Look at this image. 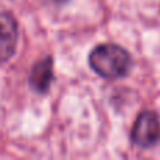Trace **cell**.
I'll return each mask as SVG.
<instances>
[{"label":"cell","mask_w":160,"mask_h":160,"mask_svg":"<svg viewBox=\"0 0 160 160\" xmlns=\"http://www.w3.org/2000/svg\"><path fill=\"white\" fill-rule=\"evenodd\" d=\"M133 145L142 149L155 146L160 139V119L153 111H142L131 131Z\"/></svg>","instance_id":"obj_2"},{"label":"cell","mask_w":160,"mask_h":160,"mask_svg":"<svg viewBox=\"0 0 160 160\" xmlns=\"http://www.w3.org/2000/svg\"><path fill=\"white\" fill-rule=\"evenodd\" d=\"M88 65L98 76L108 80L125 78L132 68L129 52L115 44L97 45L88 56Z\"/></svg>","instance_id":"obj_1"},{"label":"cell","mask_w":160,"mask_h":160,"mask_svg":"<svg viewBox=\"0 0 160 160\" xmlns=\"http://www.w3.org/2000/svg\"><path fill=\"white\" fill-rule=\"evenodd\" d=\"M52 3H56V4H63V3H68L69 0H49Z\"/></svg>","instance_id":"obj_5"},{"label":"cell","mask_w":160,"mask_h":160,"mask_svg":"<svg viewBox=\"0 0 160 160\" xmlns=\"http://www.w3.org/2000/svg\"><path fill=\"white\" fill-rule=\"evenodd\" d=\"M53 79V61L51 56L37 62L31 70V87L38 93H47Z\"/></svg>","instance_id":"obj_4"},{"label":"cell","mask_w":160,"mask_h":160,"mask_svg":"<svg viewBox=\"0 0 160 160\" xmlns=\"http://www.w3.org/2000/svg\"><path fill=\"white\" fill-rule=\"evenodd\" d=\"M18 41V25L11 14L0 13V63L10 61Z\"/></svg>","instance_id":"obj_3"}]
</instances>
